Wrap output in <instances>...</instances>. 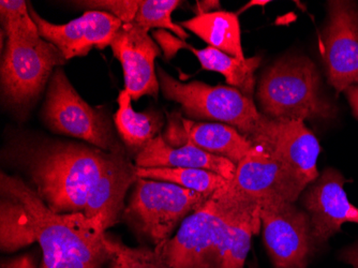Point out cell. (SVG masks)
<instances>
[{
    "label": "cell",
    "instance_id": "1",
    "mask_svg": "<svg viewBox=\"0 0 358 268\" xmlns=\"http://www.w3.org/2000/svg\"><path fill=\"white\" fill-rule=\"evenodd\" d=\"M1 250L39 244L41 268H103L108 263L106 230L84 213H57L19 177L1 173Z\"/></svg>",
    "mask_w": 358,
    "mask_h": 268
},
{
    "label": "cell",
    "instance_id": "2",
    "mask_svg": "<svg viewBox=\"0 0 358 268\" xmlns=\"http://www.w3.org/2000/svg\"><path fill=\"white\" fill-rule=\"evenodd\" d=\"M122 156L76 143H45L26 149L22 161L40 199L57 213H85L101 177Z\"/></svg>",
    "mask_w": 358,
    "mask_h": 268
},
{
    "label": "cell",
    "instance_id": "3",
    "mask_svg": "<svg viewBox=\"0 0 358 268\" xmlns=\"http://www.w3.org/2000/svg\"><path fill=\"white\" fill-rule=\"evenodd\" d=\"M261 113L271 120L331 118L336 110L320 90V76L306 56H287L263 74L257 90Z\"/></svg>",
    "mask_w": 358,
    "mask_h": 268
},
{
    "label": "cell",
    "instance_id": "4",
    "mask_svg": "<svg viewBox=\"0 0 358 268\" xmlns=\"http://www.w3.org/2000/svg\"><path fill=\"white\" fill-rule=\"evenodd\" d=\"M255 207L261 206L216 191L204 206L185 218L174 237L155 249L168 268H214L227 229Z\"/></svg>",
    "mask_w": 358,
    "mask_h": 268
},
{
    "label": "cell",
    "instance_id": "5",
    "mask_svg": "<svg viewBox=\"0 0 358 268\" xmlns=\"http://www.w3.org/2000/svg\"><path fill=\"white\" fill-rule=\"evenodd\" d=\"M161 92L168 100L182 106L189 118L209 120L229 125L255 142L266 130L268 117L257 110L252 99L236 88L210 86L199 80L179 82L158 70Z\"/></svg>",
    "mask_w": 358,
    "mask_h": 268
},
{
    "label": "cell",
    "instance_id": "6",
    "mask_svg": "<svg viewBox=\"0 0 358 268\" xmlns=\"http://www.w3.org/2000/svg\"><path fill=\"white\" fill-rule=\"evenodd\" d=\"M210 197L174 183L138 177L122 217L157 247L169 241L178 223L204 206Z\"/></svg>",
    "mask_w": 358,
    "mask_h": 268
},
{
    "label": "cell",
    "instance_id": "7",
    "mask_svg": "<svg viewBox=\"0 0 358 268\" xmlns=\"http://www.w3.org/2000/svg\"><path fill=\"white\" fill-rule=\"evenodd\" d=\"M67 59L51 42L36 40H6L1 58V90L7 104L25 111L39 98L54 70Z\"/></svg>",
    "mask_w": 358,
    "mask_h": 268
},
{
    "label": "cell",
    "instance_id": "8",
    "mask_svg": "<svg viewBox=\"0 0 358 268\" xmlns=\"http://www.w3.org/2000/svg\"><path fill=\"white\" fill-rule=\"evenodd\" d=\"M42 117L54 132L86 141L104 152L122 153L104 115L78 94L60 66L48 82Z\"/></svg>",
    "mask_w": 358,
    "mask_h": 268
},
{
    "label": "cell",
    "instance_id": "9",
    "mask_svg": "<svg viewBox=\"0 0 358 268\" xmlns=\"http://www.w3.org/2000/svg\"><path fill=\"white\" fill-rule=\"evenodd\" d=\"M307 187L264 145L255 143L237 164L231 181L219 189L237 201L261 205L271 202L295 203Z\"/></svg>",
    "mask_w": 358,
    "mask_h": 268
},
{
    "label": "cell",
    "instance_id": "10",
    "mask_svg": "<svg viewBox=\"0 0 358 268\" xmlns=\"http://www.w3.org/2000/svg\"><path fill=\"white\" fill-rule=\"evenodd\" d=\"M263 241L275 268H307L317 249L311 235L310 217L295 203L261 205Z\"/></svg>",
    "mask_w": 358,
    "mask_h": 268
},
{
    "label": "cell",
    "instance_id": "11",
    "mask_svg": "<svg viewBox=\"0 0 358 268\" xmlns=\"http://www.w3.org/2000/svg\"><path fill=\"white\" fill-rule=\"evenodd\" d=\"M323 57L329 84L338 94L358 85V5L329 1V22L323 32Z\"/></svg>",
    "mask_w": 358,
    "mask_h": 268
},
{
    "label": "cell",
    "instance_id": "12",
    "mask_svg": "<svg viewBox=\"0 0 358 268\" xmlns=\"http://www.w3.org/2000/svg\"><path fill=\"white\" fill-rule=\"evenodd\" d=\"M348 181L339 171L329 167L301 193L317 250L339 233L345 223L358 225V207L350 202L345 190Z\"/></svg>",
    "mask_w": 358,
    "mask_h": 268
},
{
    "label": "cell",
    "instance_id": "13",
    "mask_svg": "<svg viewBox=\"0 0 358 268\" xmlns=\"http://www.w3.org/2000/svg\"><path fill=\"white\" fill-rule=\"evenodd\" d=\"M28 6L40 36L54 44L67 60L83 57L92 48L103 50L110 46L124 24L112 14L96 10H87L78 19L67 24H53L41 17L31 5Z\"/></svg>",
    "mask_w": 358,
    "mask_h": 268
},
{
    "label": "cell",
    "instance_id": "14",
    "mask_svg": "<svg viewBox=\"0 0 358 268\" xmlns=\"http://www.w3.org/2000/svg\"><path fill=\"white\" fill-rule=\"evenodd\" d=\"M110 46L122 62L124 90L132 100L143 96L158 98L160 85L155 60L161 55V50L148 31L134 23L122 24Z\"/></svg>",
    "mask_w": 358,
    "mask_h": 268
},
{
    "label": "cell",
    "instance_id": "15",
    "mask_svg": "<svg viewBox=\"0 0 358 268\" xmlns=\"http://www.w3.org/2000/svg\"><path fill=\"white\" fill-rule=\"evenodd\" d=\"M264 145L294 173L306 187L320 176L317 158L321 147L315 134L303 120L269 118L262 136L253 142Z\"/></svg>",
    "mask_w": 358,
    "mask_h": 268
},
{
    "label": "cell",
    "instance_id": "16",
    "mask_svg": "<svg viewBox=\"0 0 358 268\" xmlns=\"http://www.w3.org/2000/svg\"><path fill=\"white\" fill-rule=\"evenodd\" d=\"M166 142L173 146L190 143L208 154L222 157L238 164L247 156L253 143L241 132L220 122H195L184 117L169 125Z\"/></svg>",
    "mask_w": 358,
    "mask_h": 268
},
{
    "label": "cell",
    "instance_id": "17",
    "mask_svg": "<svg viewBox=\"0 0 358 268\" xmlns=\"http://www.w3.org/2000/svg\"><path fill=\"white\" fill-rule=\"evenodd\" d=\"M136 167L201 169L216 173L231 181L236 172L237 165L222 157L208 154L190 143L182 146H173L166 142L162 134H159L138 150Z\"/></svg>",
    "mask_w": 358,
    "mask_h": 268
},
{
    "label": "cell",
    "instance_id": "18",
    "mask_svg": "<svg viewBox=\"0 0 358 268\" xmlns=\"http://www.w3.org/2000/svg\"><path fill=\"white\" fill-rule=\"evenodd\" d=\"M138 179L136 167L122 155L101 177L86 205V217L98 221L103 229L114 227L124 211V197Z\"/></svg>",
    "mask_w": 358,
    "mask_h": 268
},
{
    "label": "cell",
    "instance_id": "19",
    "mask_svg": "<svg viewBox=\"0 0 358 268\" xmlns=\"http://www.w3.org/2000/svg\"><path fill=\"white\" fill-rule=\"evenodd\" d=\"M179 25L190 30L211 48L237 59L246 60L241 46L238 14L227 11L199 14Z\"/></svg>",
    "mask_w": 358,
    "mask_h": 268
},
{
    "label": "cell",
    "instance_id": "20",
    "mask_svg": "<svg viewBox=\"0 0 358 268\" xmlns=\"http://www.w3.org/2000/svg\"><path fill=\"white\" fill-rule=\"evenodd\" d=\"M186 48L196 56L203 69L222 74L231 87L236 88L245 96L252 99L255 86V73L262 58L255 56L246 58V60H239L211 46L196 50L187 43Z\"/></svg>",
    "mask_w": 358,
    "mask_h": 268
},
{
    "label": "cell",
    "instance_id": "21",
    "mask_svg": "<svg viewBox=\"0 0 358 268\" xmlns=\"http://www.w3.org/2000/svg\"><path fill=\"white\" fill-rule=\"evenodd\" d=\"M132 98L127 90L118 96V110L114 116L118 134L127 146L141 149L161 134L164 120L157 113H138L132 108Z\"/></svg>",
    "mask_w": 358,
    "mask_h": 268
},
{
    "label": "cell",
    "instance_id": "22",
    "mask_svg": "<svg viewBox=\"0 0 358 268\" xmlns=\"http://www.w3.org/2000/svg\"><path fill=\"white\" fill-rule=\"evenodd\" d=\"M261 207L247 211L230 225L219 248L214 268H245L251 239L261 229Z\"/></svg>",
    "mask_w": 358,
    "mask_h": 268
},
{
    "label": "cell",
    "instance_id": "23",
    "mask_svg": "<svg viewBox=\"0 0 358 268\" xmlns=\"http://www.w3.org/2000/svg\"><path fill=\"white\" fill-rule=\"evenodd\" d=\"M136 175L140 178L154 179L174 183L182 188L213 195L222 188L227 179L210 171L186 167H138Z\"/></svg>",
    "mask_w": 358,
    "mask_h": 268
},
{
    "label": "cell",
    "instance_id": "24",
    "mask_svg": "<svg viewBox=\"0 0 358 268\" xmlns=\"http://www.w3.org/2000/svg\"><path fill=\"white\" fill-rule=\"evenodd\" d=\"M178 0H140L138 13L132 23L150 32L152 28L168 29L174 32L179 39L187 40L188 34L172 20V13L179 5Z\"/></svg>",
    "mask_w": 358,
    "mask_h": 268
},
{
    "label": "cell",
    "instance_id": "25",
    "mask_svg": "<svg viewBox=\"0 0 358 268\" xmlns=\"http://www.w3.org/2000/svg\"><path fill=\"white\" fill-rule=\"evenodd\" d=\"M108 268H168L156 249L131 248L106 234Z\"/></svg>",
    "mask_w": 358,
    "mask_h": 268
},
{
    "label": "cell",
    "instance_id": "26",
    "mask_svg": "<svg viewBox=\"0 0 358 268\" xmlns=\"http://www.w3.org/2000/svg\"><path fill=\"white\" fill-rule=\"evenodd\" d=\"M0 16L6 38L11 40H36L41 38L37 24L30 15L24 0H1Z\"/></svg>",
    "mask_w": 358,
    "mask_h": 268
},
{
    "label": "cell",
    "instance_id": "27",
    "mask_svg": "<svg viewBox=\"0 0 358 268\" xmlns=\"http://www.w3.org/2000/svg\"><path fill=\"white\" fill-rule=\"evenodd\" d=\"M76 6L88 10L103 11L112 14L124 24L132 23L138 13L140 0H92L76 1Z\"/></svg>",
    "mask_w": 358,
    "mask_h": 268
},
{
    "label": "cell",
    "instance_id": "28",
    "mask_svg": "<svg viewBox=\"0 0 358 268\" xmlns=\"http://www.w3.org/2000/svg\"><path fill=\"white\" fill-rule=\"evenodd\" d=\"M152 36L156 38L158 45L164 51L166 59L174 57L179 50L186 48L187 43L184 40L170 35V32L166 31V30H157L152 34Z\"/></svg>",
    "mask_w": 358,
    "mask_h": 268
},
{
    "label": "cell",
    "instance_id": "29",
    "mask_svg": "<svg viewBox=\"0 0 358 268\" xmlns=\"http://www.w3.org/2000/svg\"><path fill=\"white\" fill-rule=\"evenodd\" d=\"M339 260L352 268H358V241L340 250Z\"/></svg>",
    "mask_w": 358,
    "mask_h": 268
},
{
    "label": "cell",
    "instance_id": "30",
    "mask_svg": "<svg viewBox=\"0 0 358 268\" xmlns=\"http://www.w3.org/2000/svg\"><path fill=\"white\" fill-rule=\"evenodd\" d=\"M1 268H37L35 260L30 255H20L7 262H3Z\"/></svg>",
    "mask_w": 358,
    "mask_h": 268
},
{
    "label": "cell",
    "instance_id": "31",
    "mask_svg": "<svg viewBox=\"0 0 358 268\" xmlns=\"http://www.w3.org/2000/svg\"><path fill=\"white\" fill-rule=\"evenodd\" d=\"M345 94L352 110H353L354 115L358 120V85L350 86L345 90Z\"/></svg>",
    "mask_w": 358,
    "mask_h": 268
},
{
    "label": "cell",
    "instance_id": "32",
    "mask_svg": "<svg viewBox=\"0 0 358 268\" xmlns=\"http://www.w3.org/2000/svg\"><path fill=\"white\" fill-rule=\"evenodd\" d=\"M219 3H220L219 1H208V0L198 1V3H196V14L195 15L214 12L213 10L218 8Z\"/></svg>",
    "mask_w": 358,
    "mask_h": 268
},
{
    "label": "cell",
    "instance_id": "33",
    "mask_svg": "<svg viewBox=\"0 0 358 268\" xmlns=\"http://www.w3.org/2000/svg\"><path fill=\"white\" fill-rule=\"evenodd\" d=\"M271 3V1H268V0H266V1H263V0H261V1H259V0H253V1H250V3H249L248 5H246L245 6V7L241 8V9L239 10L238 13L237 14L243 13V12L245 11V10L249 9V8L252 7V6H263V7H264V6H266L267 3Z\"/></svg>",
    "mask_w": 358,
    "mask_h": 268
}]
</instances>
